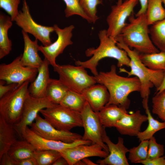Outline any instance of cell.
Returning a JSON list of instances; mask_svg holds the SVG:
<instances>
[{"label": "cell", "mask_w": 165, "mask_h": 165, "mask_svg": "<svg viewBox=\"0 0 165 165\" xmlns=\"http://www.w3.org/2000/svg\"><path fill=\"white\" fill-rule=\"evenodd\" d=\"M94 77L96 82L104 85L109 93V100L106 105L114 104L127 110L130 103L128 95L134 92H140L141 90V83L137 77L118 75L115 65L111 66L109 71L101 72Z\"/></svg>", "instance_id": "1"}, {"label": "cell", "mask_w": 165, "mask_h": 165, "mask_svg": "<svg viewBox=\"0 0 165 165\" xmlns=\"http://www.w3.org/2000/svg\"><path fill=\"white\" fill-rule=\"evenodd\" d=\"M98 36L100 41L99 46L96 48H89L85 51L87 57H92L84 61H76L75 63L76 65L82 66L90 69L94 76L97 75L99 73L97 67L99 61L106 57L116 60L117 66L120 68L124 66L130 67V59L127 53L117 46L115 39L108 35L106 30L100 31Z\"/></svg>", "instance_id": "2"}, {"label": "cell", "mask_w": 165, "mask_h": 165, "mask_svg": "<svg viewBox=\"0 0 165 165\" xmlns=\"http://www.w3.org/2000/svg\"><path fill=\"white\" fill-rule=\"evenodd\" d=\"M115 39L117 46L126 52L130 59V71L121 68H120V71L127 74L128 77L132 75L137 77L141 83L140 92L141 97L142 99L148 98L150 89L154 86L158 88L161 85L164 77V71L150 69L141 61L138 52L134 49L131 50L124 43L119 36H118Z\"/></svg>", "instance_id": "3"}, {"label": "cell", "mask_w": 165, "mask_h": 165, "mask_svg": "<svg viewBox=\"0 0 165 165\" xmlns=\"http://www.w3.org/2000/svg\"><path fill=\"white\" fill-rule=\"evenodd\" d=\"M129 23L126 24L119 35L124 43L141 53L160 52L149 35V30L145 13L135 18L130 16Z\"/></svg>", "instance_id": "4"}, {"label": "cell", "mask_w": 165, "mask_h": 165, "mask_svg": "<svg viewBox=\"0 0 165 165\" xmlns=\"http://www.w3.org/2000/svg\"><path fill=\"white\" fill-rule=\"evenodd\" d=\"M30 82L18 86L0 98V116L12 125L20 121L25 101L30 94Z\"/></svg>", "instance_id": "5"}, {"label": "cell", "mask_w": 165, "mask_h": 165, "mask_svg": "<svg viewBox=\"0 0 165 165\" xmlns=\"http://www.w3.org/2000/svg\"><path fill=\"white\" fill-rule=\"evenodd\" d=\"M53 68L59 75V79L69 90L82 94L97 83L94 76L89 75L82 66L57 64Z\"/></svg>", "instance_id": "6"}, {"label": "cell", "mask_w": 165, "mask_h": 165, "mask_svg": "<svg viewBox=\"0 0 165 165\" xmlns=\"http://www.w3.org/2000/svg\"><path fill=\"white\" fill-rule=\"evenodd\" d=\"M44 118L56 129L70 131L76 127H82L81 113L60 104H53L39 111Z\"/></svg>", "instance_id": "7"}, {"label": "cell", "mask_w": 165, "mask_h": 165, "mask_svg": "<svg viewBox=\"0 0 165 165\" xmlns=\"http://www.w3.org/2000/svg\"><path fill=\"white\" fill-rule=\"evenodd\" d=\"M14 21L22 30L32 35L43 46L52 43L50 35L54 31L53 26H45L36 23L32 17L26 0H23L22 10L19 11Z\"/></svg>", "instance_id": "8"}, {"label": "cell", "mask_w": 165, "mask_h": 165, "mask_svg": "<svg viewBox=\"0 0 165 165\" xmlns=\"http://www.w3.org/2000/svg\"><path fill=\"white\" fill-rule=\"evenodd\" d=\"M22 55L8 64L0 65V80L5 81L6 84L14 83L20 85L26 81L31 82L35 79L38 69L24 65L21 61Z\"/></svg>", "instance_id": "9"}, {"label": "cell", "mask_w": 165, "mask_h": 165, "mask_svg": "<svg viewBox=\"0 0 165 165\" xmlns=\"http://www.w3.org/2000/svg\"><path fill=\"white\" fill-rule=\"evenodd\" d=\"M138 2V0H125L123 2L119 0L116 5L112 6L106 19L108 25L107 31L109 36L115 39L120 34L126 24V19L133 13Z\"/></svg>", "instance_id": "10"}, {"label": "cell", "mask_w": 165, "mask_h": 165, "mask_svg": "<svg viewBox=\"0 0 165 165\" xmlns=\"http://www.w3.org/2000/svg\"><path fill=\"white\" fill-rule=\"evenodd\" d=\"M53 104L47 97L36 98L29 94L25 101L20 121L13 125L17 135L23 139L26 127L33 123L40 110Z\"/></svg>", "instance_id": "11"}, {"label": "cell", "mask_w": 165, "mask_h": 165, "mask_svg": "<svg viewBox=\"0 0 165 165\" xmlns=\"http://www.w3.org/2000/svg\"><path fill=\"white\" fill-rule=\"evenodd\" d=\"M84 134L82 139L90 141L92 144H97L101 146L106 151L109 152L106 145L102 139L104 128L101 123L97 113L94 112L87 101L81 112Z\"/></svg>", "instance_id": "12"}, {"label": "cell", "mask_w": 165, "mask_h": 165, "mask_svg": "<svg viewBox=\"0 0 165 165\" xmlns=\"http://www.w3.org/2000/svg\"><path fill=\"white\" fill-rule=\"evenodd\" d=\"M53 26L57 36V40L48 46H39V50L50 65L53 67L57 64L56 62V58L63 53L67 46L73 44L71 38L72 31L75 27L71 25L62 29L56 24Z\"/></svg>", "instance_id": "13"}, {"label": "cell", "mask_w": 165, "mask_h": 165, "mask_svg": "<svg viewBox=\"0 0 165 165\" xmlns=\"http://www.w3.org/2000/svg\"><path fill=\"white\" fill-rule=\"evenodd\" d=\"M35 120L30 126V129L44 138L69 143L82 139V136L79 134L56 129L38 114Z\"/></svg>", "instance_id": "14"}, {"label": "cell", "mask_w": 165, "mask_h": 165, "mask_svg": "<svg viewBox=\"0 0 165 165\" xmlns=\"http://www.w3.org/2000/svg\"><path fill=\"white\" fill-rule=\"evenodd\" d=\"M24 139L32 144L36 150H52L60 152L80 145H90V141L79 139L72 143H66L60 141L46 139L38 135L28 126L23 136Z\"/></svg>", "instance_id": "15"}, {"label": "cell", "mask_w": 165, "mask_h": 165, "mask_svg": "<svg viewBox=\"0 0 165 165\" xmlns=\"http://www.w3.org/2000/svg\"><path fill=\"white\" fill-rule=\"evenodd\" d=\"M102 139L108 148V155L102 160L97 161V163L100 165H129L126 154L129 152V149L124 144L123 139L119 137L117 143H113L107 135L104 128Z\"/></svg>", "instance_id": "16"}, {"label": "cell", "mask_w": 165, "mask_h": 165, "mask_svg": "<svg viewBox=\"0 0 165 165\" xmlns=\"http://www.w3.org/2000/svg\"><path fill=\"white\" fill-rule=\"evenodd\" d=\"M59 152L69 165H75L78 161L90 157L97 156L104 158L109 154V152L97 144L80 145Z\"/></svg>", "instance_id": "17"}, {"label": "cell", "mask_w": 165, "mask_h": 165, "mask_svg": "<svg viewBox=\"0 0 165 165\" xmlns=\"http://www.w3.org/2000/svg\"><path fill=\"white\" fill-rule=\"evenodd\" d=\"M147 121V116L138 110L130 114H126L117 122L115 127L122 135L137 136L143 123Z\"/></svg>", "instance_id": "18"}, {"label": "cell", "mask_w": 165, "mask_h": 165, "mask_svg": "<svg viewBox=\"0 0 165 165\" xmlns=\"http://www.w3.org/2000/svg\"><path fill=\"white\" fill-rule=\"evenodd\" d=\"M21 32L24 43V52L21 58L22 63L24 66L38 69L43 61L38 53L39 46L38 40L36 39L32 40L28 33L22 30Z\"/></svg>", "instance_id": "19"}, {"label": "cell", "mask_w": 165, "mask_h": 165, "mask_svg": "<svg viewBox=\"0 0 165 165\" xmlns=\"http://www.w3.org/2000/svg\"><path fill=\"white\" fill-rule=\"evenodd\" d=\"M92 109L98 112L106 105L109 101V93L103 85L95 84L84 90L82 93Z\"/></svg>", "instance_id": "20"}, {"label": "cell", "mask_w": 165, "mask_h": 165, "mask_svg": "<svg viewBox=\"0 0 165 165\" xmlns=\"http://www.w3.org/2000/svg\"><path fill=\"white\" fill-rule=\"evenodd\" d=\"M43 63L38 69V74L35 79L29 86L30 94L35 97L43 98L46 97L47 87L50 79V77L49 62L43 59Z\"/></svg>", "instance_id": "21"}, {"label": "cell", "mask_w": 165, "mask_h": 165, "mask_svg": "<svg viewBox=\"0 0 165 165\" xmlns=\"http://www.w3.org/2000/svg\"><path fill=\"white\" fill-rule=\"evenodd\" d=\"M124 108L114 104L106 105L97 112L103 127H115L117 122L128 113Z\"/></svg>", "instance_id": "22"}, {"label": "cell", "mask_w": 165, "mask_h": 165, "mask_svg": "<svg viewBox=\"0 0 165 165\" xmlns=\"http://www.w3.org/2000/svg\"><path fill=\"white\" fill-rule=\"evenodd\" d=\"M9 15L0 14V59L8 55L12 49V42L8 36V31L13 25Z\"/></svg>", "instance_id": "23"}, {"label": "cell", "mask_w": 165, "mask_h": 165, "mask_svg": "<svg viewBox=\"0 0 165 165\" xmlns=\"http://www.w3.org/2000/svg\"><path fill=\"white\" fill-rule=\"evenodd\" d=\"M17 134L13 125L0 116V157L8 152L12 145L17 140Z\"/></svg>", "instance_id": "24"}, {"label": "cell", "mask_w": 165, "mask_h": 165, "mask_svg": "<svg viewBox=\"0 0 165 165\" xmlns=\"http://www.w3.org/2000/svg\"><path fill=\"white\" fill-rule=\"evenodd\" d=\"M148 98L143 99L142 104L145 110L148 121V126L144 131L139 132L137 137L140 141L149 140L157 132L165 128V122H161L155 119L152 116L148 106Z\"/></svg>", "instance_id": "25"}, {"label": "cell", "mask_w": 165, "mask_h": 165, "mask_svg": "<svg viewBox=\"0 0 165 165\" xmlns=\"http://www.w3.org/2000/svg\"><path fill=\"white\" fill-rule=\"evenodd\" d=\"M36 149L34 146L27 140H17L11 146L8 153L18 161L34 157Z\"/></svg>", "instance_id": "26"}, {"label": "cell", "mask_w": 165, "mask_h": 165, "mask_svg": "<svg viewBox=\"0 0 165 165\" xmlns=\"http://www.w3.org/2000/svg\"><path fill=\"white\" fill-rule=\"evenodd\" d=\"M69 90L59 79L50 78L46 90V97L54 104H60Z\"/></svg>", "instance_id": "27"}, {"label": "cell", "mask_w": 165, "mask_h": 165, "mask_svg": "<svg viewBox=\"0 0 165 165\" xmlns=\"http://www.w3.org/2000/svg\"><path fill=\"white\" fill-rule=\"evenodd\" d=\"M139 58L143 64L153 71H164L165 52L160 51L151 53H141Z\"/></svg>", "instance_id": "28"}, {"label": "cell", "mask_w": 165, "mask_h": 165, "mask_svg": "<svg viewBox=\"0 0 165 165\" xmlns=\"http://www.w3.org/2000/svg\"><path fill=\"white\" fill-rule=\"evenodd\" d=\"M162 0H148L145 14L149 25L165 18V8Z\"/></svg>", "instance_id": "29"}, {"label": "cell", "mask_w": 165, "mask_h": 165, "mask_svg": "<svg viewBox=\"0 0 165 165\" xmlns=\"http://www.w3.org/2000/svg\"><path fill=\"white\" fill-rule=\"evenodd\" d=\"M87 101L82 94L69 90L60 104L81 113Z\"/></svg>", "instance_id": "30"}, {"label": "cell", "mask_w": 165, "mask_h": 165, "mask_svg": "<svg viewBox=\"0 0 165 165\" xmlns=\"http://www.w3.org/2000/svg\"><path fill=\"white\" fill-rule=\"evenodd\" d=\"M149 30L154 45L161 51L165 52V18L152 25Z\"/></svg>", "instance_id": "31"}, {"label": "cell", "mask_w": 165, "mask_h": 165, "mask_svg": "<svg viewBox=\"0 0 165 165\" xmlns=\"http://www.w3.org/2000/svg\"><path fill=\"white\" fill-rule=\"evenodd\" d=\"M148 140L141 141L137 146L129 149L128 159L132 163H139L146 160L148 156Z\"/></svg>", "instance_id": "32"}, {"label": "cell", "mask_w": 165, "mask_h": 165, "mask_svg": "<svg viewBox=\"0 0 165 165\" xmlns=\"http://www.w3.org/2000/svg\"><path fill=\"white\" fill-rule=\"evenodd\" d=\"M60 152L52 150H36L34 157L38 165H51L61 156Z\"/></svg>", "instance_id": "33"}, {"label": "cell", "mask_w": 165, "mask_h": 165, "mask_svg": "<svg viewBox=\"0 0 165 165\" xmlns=\"http://www.w3.org/2000/svg\"><path fill=\"white\" fill-rule=\"evenodd\" d=\"M65 2L66 7L64 10L65 16L68 17L75 15L81 16L89 23H92L90 18L85 13L81 7L80 0H63Z\"/></svg>", "instance_id": "34"}, {"label": "cell", "mask_w": 165, "mask_h": 165, "mask_svg": "<svg viewBox=\"0 0 165 165\" xmlns=\"http://www.w3.org/2000/svg\"><path fill=\"white\" fill-rule=\"evenodd\" d=\"M152 113L165 122V89L155 93L152 98Z\"/></svg>", "instance_id": "35"}, {"label": "cell", "mask_w": 165, "mask_h": 165, "mask_svg": "<svg viewBox=\"0 0 165 165\" xmlns=\"http://www.w3.org/2000/svg\"><path fill=\"white\" fill-rule=\"evenodd\" d=\"M80 4L85 13L94 24L99 19L97 15V7L102 4V0H80Z\"/></svg>", "instance_id": "36"}, {"label": "cell", "mask_w": 165, "mask_h": 165, "mask_svg": "<svg viewBox=\"0 0 165 165\" xmlns=\"http://www.w3.org/2000/svg\"><path fill=\"white\" fill-rule=\"evenodd\" d=\"M20 2V0H0V8L4 10L14 21L19 13Z\"/></svg>", "instance_id": "37"}, {"label": "cell", "mask_w": 165, "mask_h": 165, "mask_svg": "<svg viewBox=\"0 0 165 165\" xmlns=\"http://www.w3.org/2000/svg\"><path fill=\"white\" fill-rule=\"evenodd\" d=\"M148 141L147 159H152L163 156L164 152V145L158 143L154 136L149 139Z\"/></svg>", "instance_id": "38"}, {"label": "cell", "mask_w": 165, "mask_h": 165, "mask_svg": "<svg viewBox=\"0 0 165 165\" xmlns=\"http://www.w3.org/2000/svg\"><path fill=\"white\" fill-rule=\"evenodd\" d=\"M6 82L2 80H0V98L15 88L18 85L17 83L6 84Z\"/></svg>", "instance_id": "39"}, {"label": "cell", "mask_w": 165, "mask_h": 165, "mask_svg": "<svg viewBox=\"0 0 165 165\" xmlns=\"http://www.w3.org/2000/svg\"><path fill=\"white\" fill-rule=\"evenodd\" d=\"M139 163L144 165H165V156L152 159H146Z\"/></svg>", "instance_id": "40"}, {"label": "cell", "mask_w": 165, "mask_h": 165, "mask_svg": "<svg viewBox=\"0 0 165 165\" xmlns=\"http://www.w3.org/2000/svg\"><path fill=\"white\" fill-rule=\"evenodd\" d=\"M0 165H17V161L7 152L0 157Z\"/></svg>", "instance_id": "41"}, {"label": "cell", "mask_w": 165, "mask_h": 165, "mask_svg": "<svg viewBox=\"0 0 165 165\" xmlns=\"http://www.w3.org/2000/svg\"><path fill=\"white\" fill-rule=\"evenodd\" d=\"M17 165H38L34 157L27 158L17 162Z\"/></svg>", "instance_id": "42"}, {"label": "cell", "mask_w": 165, "mask_h": 165, "mask_svg": "<svg viewBox=\"0 0 165 165\" xmlns=\"http://www.w3.org/2000/svg\"><path fill=\"white\" fill-rule=\"evenodd\" d=\"M139 0L140 2L141 8L135 14L136 17L138 16L141 14L145 13L148 5V0Z\"/></svg>", "instance_id": "43"}, {"label": "cell", "mask_w": 165, "mask_h": 165, "mask_svg": "<svg viewBox=\"0 0 165 165\" xmlns=\"http://www.w3.org/2000/svg\"><path fill=\"white\" fill-rule=\"evenodd\" d=\"M68 164L66 160L62 156L57 159L52 165H67Z\"/></svg>", "instance_id": "44"}, {"label": "cell", "mask_w": 165, "mask_h": 165, "mask_svg": "<svg viewBox=\"0 0 165 165\" xmlns=\"http://www.w3.org/2000/svg\"><path fill=\"white\" fill-rule=\"evenodd\" d=\"M165 89V72L163 82L160 86L158 88H156V93H159L161 92Z\"/></svg>", "instance_id": "45"}, {"label": "cell", "mask_w": 165, "mask_h": 165, "mask_svg": "<svg viewBox=\"0 0 165 165\" xmlns=\"http://www.w3.org/2000/svg\"><path fill=\"white\" fill-rule=\"evenodd\" d=\"M84 163V165H97V164L95 163L87 158L81 160Z\"/></svg>", "instance_id": "46"}, {"label": "cell", "mask_w": 165, "mask_h": 165, "mask_svg": "<svg viewBox=\"0 0 165 165\" xmlns=\"http://www.w3.org/2000/svg\"><path fill=\"white\" fill-rule=\"evenodd\" d=\"M162 3H163L165 7V0H162Z\"/></svg>", "instance_id": "47"}, {"label": "cell", "mask_w": 165, "mask_h": 165, "mask_svg": "<svg viewBox=\"0 0 165 165\" xmlns=\"http://www.w3.org/2000/svg\"><path fill=\"white\" fill-rule=\"evenodd\" d=\"M164 72H165V70H164Z\"/></svg>", "instance_id": "48"}]
</instances>
